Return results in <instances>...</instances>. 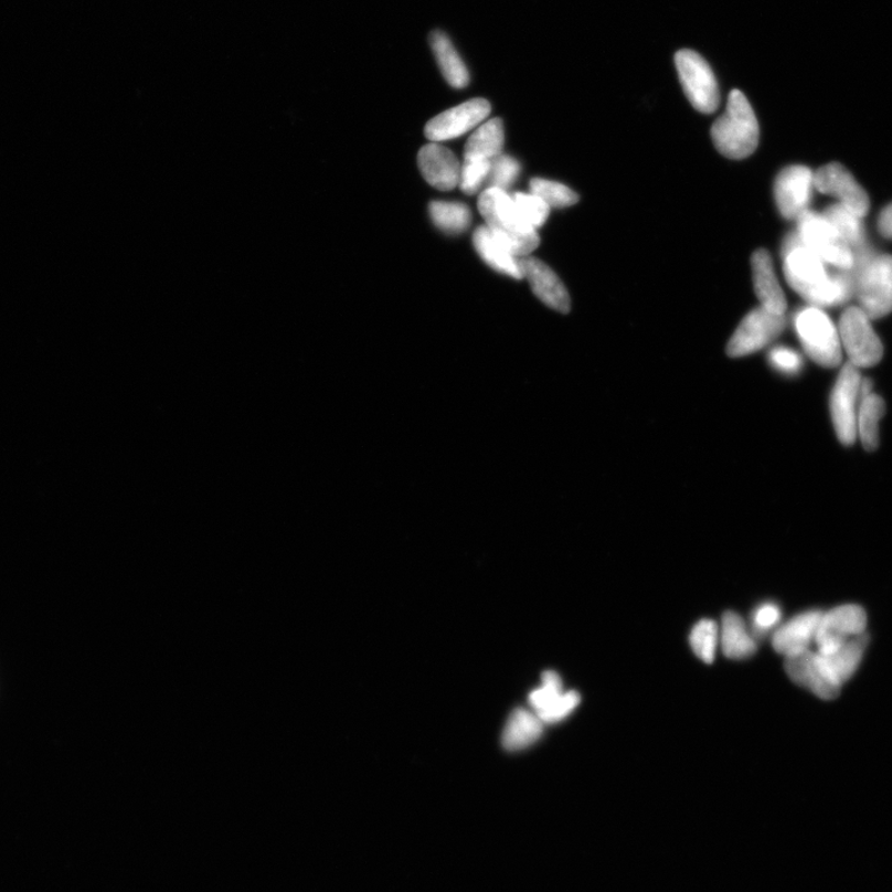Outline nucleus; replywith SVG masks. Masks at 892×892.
Here are the masks:
<instances>
[{
  "label": "nucleus",
  "instance_id": "8",
  "mask_svg": "<svg viewBox=\"0 0 892 892\" xmlns=\"http://www.w3.org/2000/svg\"><path fill=\"white\" fill-rule=\"evenodd\" d=\"M676 65L689 103L702 114H713L721 104V94L711 66L688 49L677 53Z\"/></svg>",
  "mask_w": 892,
  "mask_h": 892
},
{
  "label": "nucleus",
  "instance_id": "18",
  "mask_svg": "<svg viewBox=\"0 0 892 892\" xmlns=\"http://www.w3.org/2000/svg\"><path fill=\"white\" fill-rule=\"evenodd\" d=\"M824 613L810 610L799 614L789 622L776 628L773 635L775 651L785 657L809 650L810 644L816 641V635Z\"/></svg>",
  "mask_w": 892,
  "mask_h": 892
},
{
  "label": "nucleus",
  "instance_id": "25",
  "mask_svg": "<svg viewBox=\"0 0 892 892\" xmlns=\"http://www.w3.org/2000/svg\"><path fill=\"white\" fill-rule=\"evenodd\" d=\"M885 414V402L877 393L860 399L857 435L864 449L874 452L879 446V424Z\"/></svg>",
  "mask_w": 892,
  "mask_h": 892
},
{
  "label": "nucleus",
  "instance_id": "27",
  "mask_svg": "<svg viewBox=\"0 0 892 892\" xmlns=\"http://www.w3.org/2000/svg\"><path fill=\"white\" fill-rule=\"evenodd\" d=\"M429 214L435 226L448 235H460L470 227L472 221L470 209L460 202L433 201Z\"/></svg>",
  "mask_w": 892,
  "mask_h": 892
},
{
  "label": "nucleus",
  "instance_id": "22",
  "mask_svg": "<svg viewBox=\"0 0 892 892\" xmlns=\"http://www.w3.org/2000/svg\"><path fill=\"white\" fill-rule=\"evenodd\" d=\"M472 241L476 252L492 269L517 280L523 279L519 261L492 235L488 226L476 229Z\"/></svg>",
  "mask_w": 892,
  "mask_h": 892
},
{
  "label": "nucleus",
  "instance_id": "33",
  "mask_svg": "<svg viewBox=\"0 0 892 892\" xmlns=\"http://www.w3.org/2000/svg\"><path fill=\"white\" fill-rule=\"evenodd\" d=\"M492 161L466 160L460 172L459 188L466 195H475L488 182Z\"/></svg>",
  "mask_w": 892,
  "mask_h": 892
},
{
  "label": "nucleus",
  "instance_id": "36",
  "mask_svg": "<svg viewBox=\"0 0 892 892\" xmlns=\"http://www.w3.org/2000/svg\"><path fill=\"white\" fill-rule=\"evenodd\" d=\"M769 363L773 364L781 373L788 374V376H795L804 368V359L800 354L789 348L786 347H778L769 352Z\"/></svg>",
  "mask_w": 892,
  "mask_h": 892
},
{
  "label": "nucleus",
  "instance_id": "6",
  "mask_svg": "<svg viewBox=\"0 0 892 892\" xmlns=\"http://www.w3.org/2000/svg\"><path fill=\"white\" fill-rule=\"evenodd\" d=\"M841 349L857 369L873 368L883 359L884 348L871 319L859 307L849 308L839 320Z\"/></svg>",
  "mask_w": 892,
  "mask_h": 892
},
{
  "label": "nucleus",
  "instance_id": "19",
  "mask_svg": "<svg viewBox=\"0 0 892 892\" xmlns=\"http://www.w3.org/2000/svg\"><path fill=\"white\" fill-rule=\"evenodd\" d=\"M755 293L762 308L785 316L787 301L776 277L772 256L766 249H758L752 258Z\"/></svg>",
  "mask_w": 892,
  "mask_h": 892
},
{
  "label": "nucleus",
  "instance_id": "2",
  "mask_svg": "<svg viewBox=\"0 0 892 892\" xmlns=\"http://www.w3.org/2000/svg\"><path fill=\"white\" fill-rule=\"evenodd\" d=\"M479 211L486 226L516 258L539 248V232L524 217L512 197L499 189H486L479 199Z\"/></svg>",
  "mask_w": 892,
  "mask_h": 892
},
{
  "label": "nucleus",
  "instance_id": "17",
  "mask_svg": "<svg viewBox=\"0 0 892 892\" xmlns=\"http://www.w3.org/2000/svg\"><path fill=\"white\" fill-rule=\"evenodd\" d=\"M418 166L428 184L442 191L459 187L461 167L453 151L438 144L424 146L420 150Z\"/></svg>",
  "mask_w": 892,
  "mask_h": 892
},
{
  "label": "nucleus",
  "instance_id": "3",
  "mask_svg": "<svg viewBox=\"0 0 892 892\" xmlns=\"http://www.w3.org/2000/svg\"><path fill=\"white\" fill-rule=\"evenodd\" d=\"M850 269L854 279V297L867 316L880 319L892 311V256L877 255L867 246L856 249Z\"/></svg>",
  "mask_w": 892,
  "mask_h": 892
},
{
  "label": "nucleus",
  "instance_id": "29",
  "mask_svg": "<svg viewBox=\"0 0 892 892\" xmlns=\"http://www.w3.org/2000/svg\"><path fill=\"white\" fill-rule=\"evenodd\" d=\"M719 643H721L719 627L712 620L699 622L689 636V644H691L694 655L708 665L715 660Z\"/></svg>",
  "mask_w": 892,
  "mask_h": 892
},
{
  "label": "nucleus",
  "instance_id": "7",
  "mask_svg": "<svg viewBox=\"0 0 892 892\" xmlns=\"http://www.w3.org/2000/svg\"><path fill=\"white\" fill-rule=\"evenodd\" d=\"M798 236L804 245L836 269L850 270L854 265V253L840 237L836 229L822 215L806 211L798 219Z\"/></svg>",
  "mask_w": 892,
  "mask_h": 892
},
{
  "label": "nucleus",
  "instance_id": "26",
  "mask_svg": "<svg viewBox=\"0 0 892 892\" xmlns=\"http://www.w3.org/2000/svg\"><path fill=\"white\" fill-rule=\"evenodd\" d=\"M868 643V635L861 634L849 638L835 654L829 656L820 655L825 658L830 671H832L840 684H843L856 673Z\"/></svg>",
  "mask_w": 892,
  "mask_h": 892
},
{
  "label": "nucleus",
  "instance_id": "23",
  "mask_svg": "<svg viewBox=\"0 0 892 892\" xmlns=\"http://www.w3.org/2000/svg\"><path fill=\"white\" fill-rule=\"evenodd\" d=\"M429 40L442 74L448 81V84L454 88L468 86L470 83L469 70L464 64L459 53L456 52L449 36L445 35L440 30H435Z\"/></svg>",
  "mask_w": 892,
  "mask_h": 892
},
{
  "label": "nucleus",
  "instance_id": "1",
  "mask_svg": "<svg viewBox=\"0 0 892 892\" xmlns=\"http://www.w3.org/2000/svg\"><path fill=\"white\" fill-rule=\"evenodd\" d=\"M784 268L790 288L817 308L837 307L854 297V279L850 270L830 273L820 259L790 233L784 245Z\"/></svg>",
  "mask_w": 892,
  "mask_h": 892
},
{
  "label": "nucleus",
  "instance_id": "10",
  "mask_svg": "<svg viewBox=\"0 0 892 892\" xmlns=\"http://www.w3.org/2000/svg\"><path fill=\"white\" fill-rule=\"evenodd\" d=\"M785 316H776L760 307L740 322L726 352L730 358H744L767 347L785 330Z\"/></svg>",
  "mask_w": 892,
  "mask_h": 892
},
{
  "label": "nucleus",
  "instance_id": "38",
  "mask_svg": "<svg viewBox=\"0 0 892 892\" xmlns=\"http://www.w3.org/2000/svg\"><path fill=\"white\" fill-rule=\"evenodd\" d=\"M878 227L881 235L892 240V204L881 212L878 221Z\"/></svg>",
  "mask_w": 892,
  "mask_h": 892
},
{
  "label": "nucleus",
  "instance_id": "28",
  "mask_svg": "<svg viewBox=\"0 0 892 892\" xmlns=\"http://www.w3.org/2000/svg\"><path fill=\"white\" fill-rule=\"evenodd\" d=\"M824 216L830 222L840 237L843 238L851 251L866 247V231L863 222L856 212L843 205L829 206Z\"/></svg>",
  "mask_w": 892,
  "mask_h": 892
},
{
  "label": "nucleus",
  "instance_id": "37",
  "mask_svg": "<svg viewBox=\"0 0 892 892\" xmlns=\"http://www.w3.org/2000/svg\"><path fill=\"white\" fill-rule=\"evenodd\" d=\"M781 620V610L776 604L766 603L760 605L754 612L752 631L757 636L773 631Z\"/></svg>",
  "mask_w": 892,
  "mask_h": 892
},
{
  "label": "nucleus",
  "instance_id": "14",
  "mask_svg": "<svg viewBox=\"0 0 892 892\" xmlns=\"http://www.w3.org/2000/svg\"><path fill=\"white\" fill-rule=\"evenodd\" d=\"M815 189V172L804 166L788 167L775 181V200L781 215L797 220L808 211Z\"/></svg>",
  "mask_w": 892,
  "mask_h": 892
},
{
  "label": "nucleus",
  "instance_id": "30",
  "mask_svg": "<svg viewBox=\"0 0 892 892\" xmlns=\"http://www.w3.org/2000/svg\"><path fill=\"white\" fill-rule=\"evenodd\" d=\"M531 194L541 198L551 209L570 208L577 204L580 197L560 182L535 178L531 180Z\"/></svg>",
  "mask_w": 892,
  "mask_h": 892
},
{
  "label": "nucleus",
  "instance_id": "34",
  "mask_svg": "<svg viewBox=\"0 0 892 892\" xmlns=\"http://www.w3.org/2000/svg\"><path fill=\"white\" fill-rule=\"evenodd\" d=\"M512 199L527 221H529L535 230L541 229L546 220H549L551 208L546 205L541 198L517 192V194L512 195Z\"/></svg>",
  "mask_w": 892,
  "mask_h": 892
},
{
  "label": "nucleus",
  "instance_id": "20",
  "mask_svg": "<svg viewBox=\"0 0 892 892\" xmlns=\"http://www.w3.org/2000/svg\"><path fill=\"white\" fill-rule=\"evenodd\" d=\"M719 638L723 652L732 660H745L757 650L756 637L744 618L736 613L728 612L723 616Z\"/></svg>",
  "mask_w": 892,
  "mask_h": 892
},
{
  "label": "nucleus",
  "instance_id": "9",
  "mask_svg": "<svg viewBox=\"0 0 892 892\" xmlns=\"http://www.w3.org/2000/svg\"><path fill=\"white\" fill-rule=\"evenodd\" d=\"M860 370L847 362L841 368L830 393V415L833 427L841 444L853 445L857 439V420L860 404Z\"/></svg>",
  "mask_w": 892,
  "mask_h": 892
},
{
  "label": "nucleus",
  "instance_id": "16",
  "mask_svg": "<svg viewBox=\"0 0 892 892\" xmlns=\"http://www.w3.org/2000/svg\"><path fill=\"white\" fill-rule=\"evenodd\" d=\"M523 278L530 282L537 298L553 310L562 314L571 311V297L564 284L542 261L534 257L517 258Z\"/></svg>",
  "mask_w": 892,
  "mask_h": 892
},
{
  "label": "nucleus",
  "instance_id": "24",
  "mask_svg": "<svg viewBox=\"0 0 892 892\" xmlns=\"http://www.w3.org/2000/svg\"><path fill=\"white\" fill-rule=\"evenodd\" d=\"M505 129L501 118H493L474 131L464 150V161H492L502 155Z\"/></svg>",
  "mask_w": 892,
  "mask_h": 892
},
{
  "label": "nucleus",
  "instance_id": "21",
  "mask_svg": "<svg viewBox=\"0 0 892 892\" xmlns=\"http://www.w3.org/2000/svg\"><path fill=\"white\" fill-rule=\"evenodd\" d=\"M544 723L529 709L519 708L512 712L502 733V745L509 752H520L539 742Z\"/></svg>",
  "mask_w": 892,
  "mask_h": 892
},
{
  "label": "nucleus",
  "instance_id": "35",
  "mask_svg": "<svg viewBox=\"0 0 892 892\" xmlns=\"http://www.w3.org/2000/svg\"><path fill=\"white\" fill-rule=\"evenodd\" d=\"M581 704V695L574 691L564 692L543 712L537 714L544 724H555L570 716Z\"/></svg>",
  "mask_w": 892,
  "mask_h": 892
},
{
  "label": "nucleus",
  "instance_id": "11",
  "mask_svg": "<svg viewBox=\"0 0 892 892\" xmlns=\"http://www.w3.org/2000/svg\"><path fill=\"white\" fill-rule=\"evenodd\" d=\"M867 623V614L858 605H841L824 614L816 635L818 654H835L849 638L864 634Z\"/></svg>",
  "mask_w": 892,
  "mask_h": 892
},
{
  "label": "nucleus",
  "instance_id": "4",
  "mask_svg": "<svg viewBox=\"0 0 892 892\" xmlns=\"http://www.w3.org/2000/svg\"><path fill=\"white\" fill-rule=\"evenodd\" d=\"M712 138L716 149L729 159L742 160L756 150L758 121L752 105L739 89L729 95L725 114L713 125Z\"/></svg>",
  "mask_w": 892,
  "mask_h": 892
},
{
  "label": "nucleus",
  "instance_id": "31",
  "mask_svg": "<svg viewBox=\"0 0 892 892\" xmlns=\"http://www.w3.org/2000/svg\"><path fill=\"white\" fill-rule=\"evenodd\" d=\"M520 172L521 164L519 161L502 153L492 160L488 179V189L492 188L502 191L510 189L517 178H519Z\"/></svg>",
  "mask_w": 892,
  "mask_h": 892
},
{
  "label": "nucleus",
  "instance_id": "12",
  "mask_svg": "<svg viewBox=\"0 0 892 892\" xmlns=\"http://www.w3.org/2000/svg\"><path fill=\"white\" fill-rule=\"evenodd\" d=\"M490 114L489 100L474 98L431 119L425 126L424 135L433 144L459 138L481 125Z\"/></svg>",
  "mask_w": 892,
  "mask_h": 892
},
{
  "label": "nucleus",
  "instance_id": "5",
  "mask_svg": "<svg viewBox=\"0 0 892 892\" xmlns=\"http://www.w3.org/2000/svg\"><path fill=\"white\" fill-rule=\"evenodd\" d=\"M795 329L810 360L826 369L840 367L843 349L839 330L822 309H800L795 316Z\"/></svg>",
  "mask_w": 892,
  "mask_h": 892
},
{
  "label": "nucleus",
  "instance_id": "13",
  "mask_svg": "<svg viewBox=\"0 0 892 892\" xmlns=\"http://www.w3.org/2000/svg\"><path fill=\"white\" fill-rule=\"evenodd\" d=\"M785 668L793 681L826 701L840 693L841 684L830 671L825 658L810 650L785 657Z\"/></svg>",
  "mask_w": 892,
  "mask_h": 892
},
{
  "label": "nucleus",
  "instance_id": "32",
  "mask_svg": "<svg viewBox=\"0 0 892 892\" xmlns=\"http://www.w3.org/2000/svg\"><path fill=\"white\" fill-rule=\"evenodd\" d=\"M564 693L563 682L560 675L546 671L542 677V687L535 689L530 694L532 711L539 714L549 708L558 698Z\"/></svg>",
  "mask_w": 892,
  "mask_h": 892
},
{
  "label": "nucleus",
  "instance_id": "15",
  "mask_svg": "<svg viewBox=\"0 0 892 892\" xmlns=\"http://www.w3.org/2000/svg\"><path fill=\"white\" fill-rule=\"evenodd\" d=\"M815 189L832 195L839 204L864 217L869 211V198L853 176L840 164L832 163L815 172Z\"/></svg>",
  "mask_w": 892,
  "mask_h": 892
}]
</instances>
